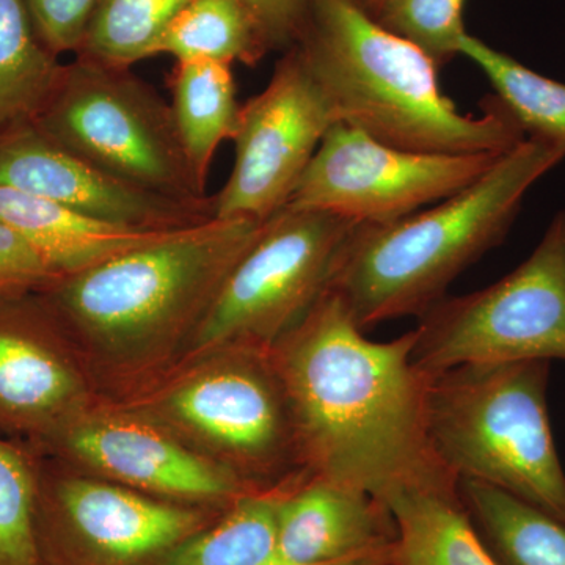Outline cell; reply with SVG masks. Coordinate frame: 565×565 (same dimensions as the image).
<instances>
[{"instance_id": "6da1fadb", "label": "cell", "mask_w": 565, "mask_h": 565, "mask_svg": "<svg viewBox=\"0 0 565 565\" xmlns=\"http://www.w3.org/2000/svg\"><path fill=\"white\" fill-rule=\"evenodd\" d=\"M416 332L367 340L327 289L275 344L305 470L385 505L411 490L457 492L426 423V377L412 360Z\"/></svg>"}, {"instance_id": "7a4b0ae2", "label": "cell", "mask_w": 565, "mask_h": 565, "mask_svg": "<svg viewBox=\"0 0 565 565\" xmlns=\"http://www.w3.org/2000/svg\"><path fill=\"white\" fill-rule=\"evenodd\" d=\"M262 223L211 218L36 291L103 401L129 399L177 366Z\"/></svg>"}, {"instance_id": "3957f363", "label": "cell", "mask_w": 565, "mask_h": 565, "mask_svg": "<svg viewBox=\"0 0 565 565\" xmlns=\"http://www.w3.org/2000/svg\"><path fill=\"white\" fill-rule=\"evenodd\" d=\"M294 46L338 122L401 150L505 152L526 139L497 98L462 114L444 95L433 58L384 28L359 0H310Z\"/></svg>"}, {"instance_id": "277c9868", "label": "cell", "mask_w": 565, "mask_h": 565, "mask_svg": "<svg viewBox=\"0 0 565 565\" xmlns=\"http://www.w3.org/2000/svg\"><path fill=\"white\" fill-rule=\"evenodd\" d=\"M564 159L565 143L526 137L444 202L399 221L353 226L330 291L363 332L422 318L468 266L503 243L527 191Z\"/></svg>"}, {"instance_id": "5b68a950", "label": "cell", "mask_w": 565, "mask_h": 565, "mask_svg": "<svg viewBox=\"0 0 565 565\" xmlns=\"http://www.w3.org/2000/svg\"><path fill=\"white\" fill-rule=\"evenodd\" d=\"M548 360L460 364L429 377L427 434L459 479L484 482L565 523V471L550 424Z\"/></svg>"}, {"instance_id": "8992f818", "label": "cell", "mask_w": 565, "mask_h": 565, "mask_svg": "<svg viewBox=\"0 0 565 565\" xmlns=\"http://www.w3.org/2000/svg\"><path fill=\"white\" fill-rule=\"evenodd\" d=\"M114 404L159 424L253 489L308 473L273 351L226 349Z\"/></svg>"}, {"instance_id": "52a82bcc", "label": "cell", "mask_w": 565, "mask_h": 565, "mask_svg": "<svg viewBox=\"0 0 565 565\" xmlns=\"http://www.w3.org/2000/svg\"><path fill=\"white\" fill-rule=\"evenodd\" d=\"M32 121L118 180L173 199L207 196L182 151L170 104L131 68L74 55Z\"/></svg>"}, {"instance_id": "ba28073f", "label": "cell", "mask_w": 565, "mask_h": 565, "mask_svg": "<svg viewBox=\"0 0 565 565\" xmlns=\"http://www.w3.org/2000/svg\"><path fill=\"white\" fill-rule=\"evenodd\" d=\"M355 225L330 212L289 206L264 221L174 367L226 349L273 351L329 289Z\"/></svg>"}, {"instance_id": "9c48e42d", "label": "cell", "mask_w": 565, "mask_h": 565, "mask_svg": "<svg viewBox=\"0 0 565 565\" xmlns=\"http://www.w3.org/2000/svg\"><path fill=\"white\" fill-rule=\"evenodd\" d=\"M415 332L412 360L426 377L460 364L565 362V211L516 269L481 291L445 296Z\"/></svg>"}, {"instance_id": "30bf717a", "label": "cell", "mask_w": 565, "mask_h": 565, "mask_svg": "<svg viewBox=\"0 0 565 565\" xmlns=\"http://www.w3.org/2000/svg\"><path fill=\"white\" fill-rule=\"evenodd\" d=\"M222 512L148 497L39 456L36 533L46 565H161Z\"/></svg>"}, {"instance_id": "8fae6325", "label": "cell", "mask_w": 565, "mask_h": 565, "mask_svg": "<svg viewBox=\"0 0 565 565\" xmlns=\"http://www.w3.org/2000/svg\"><path fill=\"white\" fill-rule=\"evenodd\" d=\"M503 154L401 150L334 122L286 206L330 212L359 225L399 221L463 191Z\"/></svg>"}, {"instance_id": "7c38bea8", "label": "cell", "mask_w": 565, "mask_h": 565, "mask_svg": "<svg viewBox=\"0 0 565 565\" xmlns=\"http://www.w3.org/2000/svg\"><path fill=\"white\" fill-rule=\"evenodd\" d=\"M29 446L81 473L177 504L225 511L258 490L159 424L107 401Z\"/></svg>"}, {"instance_id": "4fadbf2b", "label": "cell", "mask_w": 565, "mask_h": 565, "mask_svg": "<svg viewBox=\"0 0 565 565\" xmlns=\"http://www.w3.org/2000/svg\"><path fill=\"white\" fill-rule=\"evenodd\" d=\"M334 122L321 85L289 47L266 88L241 106L232 173L212 196L214 218L264 222L286 207Z\"/></svg>"}, {"instance_id": "5bb4252c", "label": "cell", "mask_w": 565, "mask_h": 565, "mask_svg": "<svg viewBox=\"0 0 565 565\" xmlns=\"http://www.w3.org/2000/svg\"><path fill=\"white\" fill-rule=\"evenodd\" d=\"M99 401L40 294H0V435L35 444Z\"/></svg>"}, {"instance_id": "9a60e30c", "label": "cell", "mask_w": 565, "mask_h": 565, "mask_svg": "<svg viewBox=\"0 0 565 565\" xmlns=\"http://www.w3.org/2000/svg\"><path fill=\"white\" fill-rule=\"evenodd\" d=\"M0 185L141 232H178L214 218L212 196L173 199L118 180L32 120L0 129Z\"/></svg>"}, {"instance_id": "2e32d148", "label": "cell", "mask_w": 565, "mask_h": 565, "mask_svg": "<svg viewBox=\"0 0 565 565\" xmlns=\"http://www.w3.org/2000/svg\"><path fill=\"white\" fill-rule=\"evenodd\" d=\"M397 526L382 501L308 475L282 497L278 565H392Z\"/></svg>"}, {"instance_id": "e0dca14e", "label": "cell", "mask_w": 565, "mask_h": 565, "mask_svg": "<svg viewBox=\"0 0 565 565\" xmlns=\"http://www.w3.org/2000/svg\"><path fill=\"white\" fill-rule=\"evenodd\" d=\"M0 217L28 241L58 278L90 269L172 233L129 228L3 185Z\"/></svg>"}, {"instance_id": "ac0fdd59", "label": "cell", "mask_w": 565, "mask_h": 565, "mask_svg": "<svg viewBox=\"0 0 565 565\" xmlns=\"http://www.w3.org/2000/svg\"><path fill=\"white\" fill-rule=\"evenodd\" d=\"M397 526L392 565H500L457 492L411 490L388 504Z\"/></svg>"}, {"instance_id": "d6986e66", "label": "cell", "mask_w": 565, "mask_h": 565, "mask_svg": "<svg viewBox=\"0 0 565 565\" xmlns=\"http://www.w3.org/2000/svg\"><path fill=\"white\" fill-rule=\"evenodd\" d=\"M170 110L182 151L206 188L212 159L232 140L239 120L232 65L212 61L177 62L169 77Z\"/></svg>"}, {"instance_id": "ffe728a7", "label": "cell", "mask_w": 565, "mask_h": 565, "mask_svg": "<svg viewBox=\"0 0 565 565\" xmlns=\"http://www.w3.org/2000/svg\"><path fill=\"white\" fill-rule=\"evenodd\" d=\"M459 497L500 565H565V523L484 482L459 479Z\"/></svg>"}, {"instance_id": "44dd1931", "label": "cell", "mask_w": 565, "mask_h": 565, "mask_svg": "<svg viewBox=\"0 0 565 565\" xmlns=\"http://www.w3.org/2000/svg\"><path fill=\"white\" fill-rule=\"evenodd\" d=\"M305 476L244 494L161 565H278V511L282 497Z\"/></svg>"}, {"instance_id": "7402d4cb", "label": "cell", "mask_w": 565, "mask_h": 565, "mask_svg": "<svg viewBox=\"0 0 565 565\" xmlns=\"http://www.w3.org/2000/svg\"><path fill=\"white\" fill-rule=\"evenodd\" d=\"M269 47L243 0H191L156 46L177 62L212 61L255 66Z\"/></svg>"}, {"instance_id": "603a6c76", "label": "cell", "mask_w": 565, "mask_h": 565, "mask_svg": "<svg viewBox=\"0 0 565 565\" xmlns=\"http://www.w3.org/2000/svg\"><path fill=\"white\" fill-rule=\"evenodd\" d=\"M24 0H0V129L32 120L62 68Z\"/></svg>"}, {"instance_id": "cb8c5ba5", "label": "cell", "mask_w": 565, "mask_h": 565, "mask_svg": "<svg viewBox=\"0 0 565 565\" xmlns=\"http://www.w3.org/2000/svg\"><path fill=\"white\" fill-rule=\"evenodd\" d=\"M459 54L484 73L494 98L522 126L526 137L565 143V84L522 65L511 55L465 33Z\"/></svg>"}, {"instance_id": "d4e9b609", "label": "cell", "mask_w": 565, "mask_h": 565, "mask_svg": "<svg viewBox=\"0 0 565 565\" xmlns=\"http://www.w3.org/2000/svg\"><path fill=\"white\" fill-rule=\"evenodd\" d=\"M191 0H99L76 55L132 68L154 57L156 46Z\"/></svg>"}, {"instance_id": "484cf974", "label": "cell", "mask_w": 565, "mask_h": 565, "mask_svg": "<svg viewBox=\"0 0 565 565\" xmlns=\"http://www.w3.org/2000/svg\"><path fill=\"white\" fill-rule=\"evenodd\" d=\"M39 456L0 435V565H46L36 533Z\"/></svg>"}, {"instance_id": "4316f807", "label": "cell", "mask_w": 565, "mask_h": 565, "mask_svg": "<svg viewBox=\"0 0 565 565\" xmlns=\"http://www.w3.org/2000/svg\"><path fill=\"white\" fill-rule=\"evenodd\" d=\"M465 0H385L374 18L396 35L412 41L440 68L459 55L465 33Z\"/></svg>"}, {"instance_id": "83f0119b", "label": "cell", "mask_w": 565, "mask_h": 565, "mask_svg": "<svg viewBox=\"0 0 565 565\" xmlns=\"http://www.w3.org/2000/svg\"><path fill=\"white\" fill-rule=\"evenodd\" d=\"M44 46L57 57L76 55L99 0H24Z\"/></svg>"}, {"instance_id": "f1b7e54d", "label": "cell", "mask_w": 565, "mask_h": 565, "mask_svg": "<svg viewBox=\"0 0 565 565\" xmlns=\"http://www.w3.org/2000/svg\"><path fill=\"white\" fill-rule=\"evenodd\" d=\"M57 278L28 241L0 217V294L36 292Z\"/></svg>"}, {"instance_id": "f546056e", "label": "cell", "mask_w": 565, "mask_h": 565, "mask_svg": "<svg viewBox=\"0 0 565 565\" xmlns=\"http://www.w3.org/2000/svg\"><path fill=\"white\" fill-rule=\"evenodd\" d=\"M269 51H288L299 39L310 0H243Z\"/></svg>"}, {"instance_id": "4dcf8cb0", "label": "cell", "mask_w": 565, "mask_h": 565, "mask_svg": "<svg viewBox=\"0 0 565 565\" xmlns=\"http://www.w3.org/2000/svg\"><path fill=\"white\" fill-rule=\"evenodd\" d=\"M359 2L362 3L364 9L371 11V13H374V11L377 10L379 7L385 2V0H359Z\"/></svg>"}]
</instances>
